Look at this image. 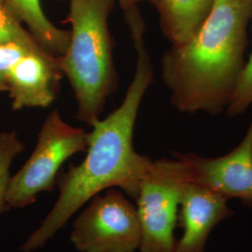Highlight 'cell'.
I'll list each match as a JSON object with an SVG mask.
<instances>
[{
	"instance_id": "1",
	"label": "cell",
	"mask_w": 252,
	"mask_h": 252,
	"mask_svg": "<svg viewBox=\"0 0 252 252\" xmlns=\"http://www.w3.org/2000/svg\"><path fill=\"white\" fill-rule=\"evenodd\" d=\"M136 54L135 75L122 104L108 117L96 120L88 135L87 154L78 165L58 174L59 197L40 226L22 245L23 252L43 248L84 204L100 192L119 188L136 198L153 160L135 152L133 138L138 111L154 80L145 42L146 25L138 9L125 14Z\"/></svg>"
},
{
	"instance_id": "2",
	"label": "cell",
	"mask_w": 252,
	"mask_h": 252,
	"mask_svg": "<svg viewBox=\"0 0 252 252\" xmlns=\"http://www.w3.org/2000/svg\"><path fill=\"white\" fill-rule=\"evenodd\" d=\"M252 0H215L198 31L161 58L162 80L182 113L226 111L242 73Z\"/></svg>"
},
{
	"instance_id": "3",
	"label": "cell",
	"mask_w": 252,
	"mask_h": 252,
	"mask_svg": "<svg viewBox=\"0 0 252 252\" xmlns=\"http://www.w3.org/2000/svg\"><path fill=\"white\" fill-rule=\"evenodd\" d=\"M116 0H69L63 23L71 25L69 45L58 57L77 102V119L92 126L117 87L108 21Z\"/></svg>"
},
{
	"instance_id": "4",
	"label": "cell",
	"mask_w": 252,
	"mask_h": 252,
	"mask_svg": "<svg viewBox=\"0 0 252 252\" xmlns=\"http://www.w3.org/2000/svg\"><path fill=\"white\" fill-rule=\"evenodd\" d=\"M189 170L179 153L153 163L140 183L136 211L141 228V252H174V230Z\"/></svg>"
},
{
	"instance_id": "5",
	"label": "cell",
	"mask_w": 252,
	"mask_h": 252,
	"mask_svg": "<svg viewBox=\"0 0 252 252\" xmlns=\"http://www.w3.org/2000/svg\"><path fill=\"white\" fill-rule=\"evenodd\" d=\"M88 135L83 128L65 123L57 109L53 110L41 126L34 152L9 179V209L28 207L40 192L53 191L63 162L76 153L86 152Z\"/></svg>"
},
{
	"instance_id": "6",
	"label": "cell",
	"mask_w": 252,
	"mask_h": 252,
	"mask_svg": "<svg viewBox=\"0 0 252 252\" xmlns=\"http://www.w3.org/2000/svg\"><path fill=\"white\" fill-rule=\"evenodd\" d=\"M70 240L81 252H135L141 241L136 207L122 190L106 189L77 217Z\"/></svg>"
},
{
	"instance_id": "7",
	"label": "cell",
	"mask_w": 252,
	"mask_h": 252,
	"mask_svg": "<svg viewBox=\"0 0 252 252\" xmlns=\"http://www.w3.org/2000/svg\"><path fill=\"white\" fill-rule=\"evenodd\" d=\"M179 154L192 182L226 200L239 199L245 207H252V118L241 142L225 155L207 158L194 153Z\"/></svg>"
},
{
	"instance_id": "8",
	"label": "cell",
	"mask_w": 252,
	"mask_h": 252,
	"mask_svg": "<svg viewBox=\"0 0 252 252\" xmlns=\"http://www.w3.org/2000/svg\"><path fill=\"white\" fill-rule=\"evenodd\" d=\"M63 73L58 57L47 53H26L10 68L7 91L11 108H48L54 103Z\"/></svg>"
},
{
	"instance_id": "9",
	"label": "cell",
	"mask_w": 252,
	"mask_h": 252,
	"mask_svg": "<svg viewBox=\"0 0 252 252\" xmlns=\"http://www.w3.org/2000/svg\"><path fill=\"white\" fill-rule=\"evenodd\" d=\"M227 202L219 193L190 180L181 198L179 222L183 234L176 241L174 252H205L211 231L234 214Z\"/></svg>"
},
{
	"instance_id": "10",
	"label": "cell",
	"mask_w": 252,
	"mask_h": 252,
	"mask_svg": "<svg viewBox=\"0 0 252 252\" xmlns=\"http://www.w3.org/2000/svg\"><path fill=\"white\" fill-rule=\"evenodd\" d=\"M215 0H154L162 35L171 44H180L202 27Z\"/></svg>"
},
{
	"instance_id": "11",
	"label": "cell",
	"mask_w": 252,
	"mask_h": 252,
	"mask_svg": "<svg viewBox=\"0 0 252 252\" xmlns=\"http://www.w3.org/2000/svg\"><path fill=\"white\" fill-rule=\"evenodd\" d=\"M19 21L27 27L46 52L60 57L67 50L70 31L54 26L46 16L41 0H2Z\"/></svg>"
},
{
	"instance_id": "12",
	"label": "cell",
	"mask_w": 252,
	"mask_h": 252,
	"mask_svg": "<svg viewBox=\"0 0 252 252\" xmlns=\"http://www.w3.org/2000/svg\"><path fill=\"white\" fill-rule=\"evenodd\" d=\"M7 43H15L31 53L49 54L0 0V44Z\"/></svg>"
},
{
	"instance_id": "13",
	"label": "cell",
	"mask_w": 252,
	"mask_h": 252,
	"mask_svg": "<svg viewBox=\"0 0 252 252\" xmlns=\"http://www.w3.org/2000/svg\"><path fill=\"white\" fill-rule=\"evenodd\" d=\"M25 145L16 132H0V214L9 210L7 191L10 179V166L13 160L23 153Z\"/></svg>"
},
{
	"instance_id": "14",
	"label": "cell",
	"mask_w": 252,
	"mask_h": 252,
	"mask_svg": "<svg viewBox=\"0 0 252 252\" xmlns=\"http://www.w3.org/2000/svg\"><path fill=\"white\" fill-rule=\"evenodd\" d=\"M252 105V52L246 61L240 78L237 81L233 96L226 108L229 117L243 114Z\"/></svg>"
},
{
	"instance_id": "15",
	"label": "cell",
	"mask_w": 252,
	"mask_h": 252,
	"mask_svg": "<svg viewBox=\"0 0 252 252\" xmlns=\"http://www.w3.org/2000/svg\"><path fill=\"white\" fill-rule=\"evenodd\" d=\"M28 52L15 43L0 44V92L7 91V80L10 68L19 59Z\"/></svg>"
},
{
	"instance_id": "16",
	"label": "cell",
	"mask_w": 252,
	"mask_h": 252,
	"mask_svg": "<svg viewBox=\"0 0 252 252\" xmlns=\"http://www.w3.org/2000/svg\"><path fill=\"white\" fill-rule=\"evenodd\" d=\"M117 1L121 9L125 12L129 9L137 7V4H139L140 2L145 1V0H117ZM147 1H149L152 4H153V2H154V0H147Z\"/></svg>"
},
{
	"instance_id": "17",
	"label": "cell",
	"mask_w": 252,
	"mask_h": 252,
	"mask_svg": "<svg viewBox=\"0 0 252 252\" xmlns=\"http://www.w3.org/2000/svg\"><path fill=\"white\" fill-rule=\"evenodd\" d=\"M59 1H62V0H59Z\"/></svg>"
}]
</instances>
